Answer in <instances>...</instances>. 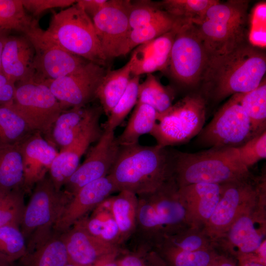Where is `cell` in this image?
Listing matches in <instances>:
<instances>
[{
    "mask_svg": "<svg viewBox=\"0 0 266 266\" xmlns=\"http://www.w3.org/2000/svg\"><path fill=\"white\" fill-rule=\"evenodd\" d=\"M240 104L247 115L253 137L266 131V81L264 78L258 87L241 94Z\"/></svg>",
    "mask_w": 266,
    "mask_h": 266,
    "instance_id": "obj_34",
    "label": "cell"
},
{
    "mask_svg": "<svg viewBox=\"0 0 266 266\" xmlns=\"http://www.w3.org/2000/svg\"><path fill=\"white\" fill-rule=\"evenodd\" d=\"M20 260L22 266H65L68 262L61 233L54 232L38 245L27 250Z\"/></svg>",
    "mask_w": 266,
    "mask_h": 266,
    "instance_id": "obj_27",
    "label": "cell"
},
{
    "mask_svg": "<svg viewBox=\"0 0 266 266\" xmlns=\"http://www.w3.org/2000/svg\"><path fill=\"white\" fill-rule=\"evenodd\" d=\"M23 166L19 145H0V189L22 188Z\"/></svg>",
    "mask_w": 266,
    "mask_h": 266,
    "instance_id": "obj_32",
    "label": "cell"
},
{
    "mask_svg": "<svg viewBox=\"0 0 266 266\" xmlns=\"http://www.w3.org/2000/svg\"><path fill=\"white\" fill-rule=\"evenodd\" d=\"M242 163L248 169L266 158V131L236 148Z\"/></svg>",
    "mask_w": 266,
    "mask_h": 266,
    "instance_id": "obj_45",
    "label": "cell"
},
{
    "mask_svg": "<svg viewBox=\"0 0 266 266\" xmlns=\"http://www.w3.org/2000/svg\"><path fill=\"white\" fill-rule=\"evenodd\" d=\"M175 24V20L169 16L130 30L121 48L120 56H125L137 46L170 31Z\"/></svg>",
    "mask_w": 266,
    "mask_h": 266,
    "instance_id": "obj_38",
    "label": "cell"
},
{
    "mask_svg": "<svg viewBox=\"0 0 266 266\" xmlns=\"http://www.w3.org/2000/svg\"><path fill=\"white\" fill-rule=\"evenodd\" d=\"M169 16L158 2L150 0L131 1L129 12L130 31Z\"/></svg>",
    "mask_w": 266,
    "mask_h": 266,
    "instance_id": "obj_43",
    "label": "cell"
},
{
    "mask_svg": "<svg viewBox=\"0 0 266 266\" xmlns=\"http://www.w3.org/2000/svg\"><path fill=\"white\" fill-rule=\"evenodd\" d=\"M61 236L68 262L77 266H93L117 256L122 249L91 235L77 224L61 233Z\"/></svg>",
    "mask_w": 266,
    "mask_h": 266,
    "instance_id": "obj_18",
    "label": "cell"
},
{
    "mask_svg": "<svg viewBox=\"0 0 266 266\" xmlns=\"http://www.w3.org/2000/svg\"><path fill=\"white\" fill-rule=\"evenodd\" d=\"M110 197L112 213L119 229L122 247L134 233L138 204L137 196L127 190H121Z\"/></svg>",
    "mask_w": 266,
    "mask_h": 266,
    "instance_id": "obj_29",
    "label": "cell"
},
{
    "mask_svg": "<svg viewBox=\"0 0 266 266\" xmlns=\"http://www.w3.org/2000/svg\"><path fill=\"white\" fill-rule=\"evenodd\" d=\"M72 197L64 189L57 190L49 173L35 184L20 225L27 250L52 233L54 226Z\"/></svg>",
    "mask_w": 266,
    "mask_h": 266,
    "instance_id": "obj_7",
    "label": "cell"
},
{
    "mask_svg": "<svg viewBox=\"0 0 266 266\" xmlns=\"http://www.w3.org/2000/svg\"><path fill=\"white\" fill-rule=\"evenodd\" d=\"M37 25V21L26 13L21 0H0V32L15 31L25 35Z\"/></svg>",
    "mask_w": 266,
    "mask_h": 266,
    "instance_id": "obj_35",
    "label": "cell"
},
{
    "mask_svg": "<svg viewBox=\"0 0 266 266\" xmlns=\"http://www.w3.org/2000/svg\"><path fill=\"white\" fill-rule=\"evenodd\" d=\"M247 39L252 46L265 48L266 46V2L257 3L249 16Z\"/></svg>",
    "mask_w": 266,
    "mask_h": 266,
    "instance_id": "obj_44",
    "label": "cell"
},
{
    "mask_svg": "<svg viewBox=\"0 0 266 266\" xmlns=\"http://www.w3.org/2000/svg\"><path fill=\"white\" fill-rule=\"evenodd\" d=\"M266 72L264 51L247 42L232 51L208 58L200 82L207 99L221 101L259 86Z\"/></svg>",
    "mask_w": 266,
    "mask_h": 266,
    "instance_id": "obj_1",
    "label": "cell"
},
{
    "mask_svg": "<svg viewBox=\"0 0 266 266\" xmlns=\"http://www.w3.org/2000/svg\"><path fill=\"white\" fill-rule=\"evenodd\" d=\"M131 2L129 0H108L103 8L91 19L107 60L120 56L130 31Z\"/></svg>",
    "mask_w": 266,
    "mask_h": 266,
    "instance_id": "obj_17",
    "label": "cell"
},
{
    "mask_svg": "<svg viewBox=\"0 0 266 266\" xmlns=\"http://www.w3.org/2000/svg\"><path fill=\"white\" fill-rule=\"evenodd\" d=\"M249 3L247 0L219 1L193 24L208 58L228 53L248 42Z\"/></svg>",
    "mask_w": 266,
    "mask_h": 266,
    "instance_id": "obj_5",
    "label": "cell"
},
{
    "mask_svg": "<svg viewBox=\"0 0 266 266\" xmlns=\"http://www.w3.org/2000/svg\"><path fill=\"white\" fill-rule=\"evenodd\" d=\"M266 191V183L247 179L222 184L218 202L202 230L213 242L242 214L253 207Z\"/></svg>",
    "mask_w": 266,
    "mask_h": 266,
    "instance_id": "obj_10",
    "label": "cell"
},
{
    "mask_svg": "<svg viewBox=\"0 0 266 266\" xmlns=\"http://www.w3.org/2000/svg\"><path fill=\"white\" fill-rule=\"evenodd\" d=\"M137 198L135 228L128 240L130 244L153 248L164 237L194 226L172 177Z\"/></svg>",
    "mask_w": 266,
    "mask_h": 266,
    "instance_id": "obj_2",
    "label": "cell"
},
{
    "mask_svg": "<svg viewBox=\"0 0 266 266\" xmlns=\"http://www.w3.org/2000/svg\"><path fill=\"white\" fill-rule=\"evenodd\" d=\"M101 109L100 107L84 106L63 111L53 124L46 140L55 147H59L60 150L67 147Z\"/></svg>",
    "mask_w": 266,
    "mask_h": 266,
    "instance_id": "obj_25",
    "label": "cell"
},
{
    "mask_svg": "<svg viewBox=\"0 0 266 266\" xmlns=\"http://www.w3.org/2000/svg\"><path fill=\"white\" fill-rule=\"evenodd\" d=\"M108 0H79L77 3L92 19L106 5Z\"/></svg>",
    "mask_w": 266,
    "mask_h": 266,
    "instance_id": "obj_49",
    "label": "cell"
},
{
    "mask_svg": "<svg viewBox=\"0 0 266 266\" xmlns=\"http://www.w3.org/2000/svg\"><path fill=\"white\" fill-rule=\"evenodd\" d=\"M65 266H77L73 264L68 262Z\"/></svg>",
    "mask_w": 266,
    "mask_h": 266,
    "instance_id": "obj_55",
    "label": "cell"
},
{
    "mask_svg": "<svg viewBox=\"0 0 266 266\" xmlns=\"http://www.w3.org/2000/svg\"><path fill=\"white\" fill-rule=\"evenodd\" d=\"M110 197L75 224L105 242L122 247L119 229L111 210Z\"/></svg>",
    "mask_w": 266,
    "mask_h": 266,
    "instance_id": "obj_26",
    "label": "cell"
},
{
    "mask_svg": "<svg viewBox=\"0 0 266 266\" xmlns=\"http://www.w3.org/2000/svg\"><path fill=\"white\" fill-rule=\"evenodd\" d=\"M140 76H132L123 95L107 116L104 129L114 131L137 102Z\"/></svg>",
    "mask_w": 266,
    "mask_h": 266,
    "instance_id": "obj_41",
    "label": "cell"
},
{
    "mask_svg": "<svg viewBox=\"0 0 266 266\" xmlns=\"http://www.w3.org/2000/svg\"><path fill=\"white\" fill-rule=\"evenodd\" d=\"M170 159L171 176L178 188L197 183L223 184L250 177L236 148L176 152Z\"/></svg>",
    "mask_w": 266,
    "mask_h": 266,
    "instance_id": "obj_4",
    "label": "cell"
},
{
    "mask_svg": "<svg viewBox=\"0 0 266 266\" xmlns=\"http://www.w3.org/2000/svg\"><path fill=\"white\" fill-rule=\"evenodd\" d=\"M241 93L232 96L199 135L210 148H237L251 139L249 118L240 104Z\"/></svg>",
    "mask_w": 266,
    "mask_h": 266,
    "instance_id": "obj_12",
    "label": "cell"
},
{
    "mask_svg": "<svg viewBox=\"0 0 266 266\" xmlns=\"http://www.w3.org/2000/svg\"><path fill=\"white\" fill-rule=\"evenodd\" d=\"M136 266H166V265L153 248L144 246Z\"/></svg>",
    "mask_w": 266,
    "mask_h": 266,
    "instance_id": "obj_48",
    "label": "cell"
},
{
    "mask_svg": "<svg viewBox=\"0 0 266 266\" xmlns=\"http://www.w3.org/2000/svg\"><path fill=\"white\" fill-rule=\"evenodd\" d=\"M175 27L168 66L170 74L180 84L193 87L200 82L208 56L192 23L175 21Z\"/></svg>",
    "mask_w": 266,
    "mask_h": 266,
    "instance_id": "obj_11",
    "label": "cell"
},
{
    "mask_svg": "<svg viewBox=\"0 0 266 266\" xmlns=\"http://www.w3.org/2000/svg\"><path fill=\"white\" fill-rule=\"evenodd\" d=\"M76 1L74 0H21L25 10L26 9L35 17L54 8H67Z\"/></svg>",
    "mask_w": 266,
    "mask_h": 266,
    "instance_id": "obj_46",
    "label": "cell"
},
{
    "mask_svg": "<svg viewBox=\"0 0 266 266\" xmlns=\"http://www.w3.org/2000/svg\"><path fill=\"white\" fill-rule=\"evenodd\" d=\"M222 184H192L178 188V192L195 227L203 228L220 199Z\"/></svg>",
    "mask_w": 266,
    "mask_h": 266,
    "instance_id": "obj_24",
    "label": "cell"
},
{
    "mask_svg": "<svg viewBox=\"0 0 266 266\" xmlns=\"http://www.w3.org/2000/svg\"><path fill=\"white\" fill-rule=\"evenodd\" d=\"M34 132L11 103L0 106V145H18Z\"/></svg>",
    "mask_w": 266,
    "mask_h": 266,
    "instance_id": "obj_33",
    "label": "cell"
},
{
    "mask_svg": "<svg viewBox=\"0 0 266 266\" xmlns=\"http://www.w3.org/2000/svg\"><path fill=\"white\" fill-rule=\"evenodd\" d=\"M115 192L119 190L108 174L84 186L66 205L53 232L62 233L66 231Z\"/></svg>",
    "mask_w": 266,
    "mask_h": 266,
    "instance_id": "obj_19",
    "label": "cell"
},
{
    "mask_svg": "<svg viewBox=\"0 0 266 266\" xmlns=\"http://www.w3.org/2000/svg\"><path fill=\"white\" fill-rule=\"evenodd\" d=\"M133 58L122 67L106 71L96 93L101 108L108 116L126 91L132 76Z\"/></svg>",
    "mask_w": 266,
    "mask_h": 266,
    "instance_id": "obj_28",
    "label": "cell"
},
{
    "mask_svg": "<svg viewBox=\"0 0 266 266\" xmlns=\"http://www.w3.org/2000/svg\"><path fill=\"white\" fill-rule=\"evenodd\" d=\"M156 252L164 260L166 266H209L219 253L215 247L190 251Z\"/></svg>",
    "mask_w": 266,
    "mask_h": 266,
    "instance_id": "obj_40",
    "label": "cell"
},
{
    "mask_svg": "<svg viewBox=\"0 0 266 266\" xmlns=\"http://www.w3.org/2000/svg\"><path fill=\"white\" fill-rule=\"evenodd\" d=\"M205 95L191 94L161 113L150 134L163 147L184 143L198 135L203 128L206 114Z\"/></svg>",
    "mask_w": 266,
    "mask_h": 266,
    "instance_id": "obj_8",
    "label": "cell"
},
{
    "mask_svg": "<svg viewBox=\"0 0 266 266\" xmlns=\"http://www.w3.org/2000/svg\"><path fill=\"white\" fill-rule=\"evenodd\" d=\"M106 72L103 66L89 62L73 73L43 82L65 110L84 106L96 98L97 90Z\"/></svg>",
    "mask_w": 266,
    "mask_h": 266,
    "instance_id": "obj_15",
    "label": "cell"
},
{
    "mask_svg": "<svg viewBox=\"0 0 266 266\" xmlns=\"http://www.w3.org/2000/svg\"><path fill=\"white\" fill-rule=\"evenodd\" d=\"M5 260L0 258V266H11V264Z\"/></svg>",
    "mask_w": 266,
    "mask_h": 266,
    "instance_id": "obj_54",
    "label": "cell"
},
{
    "mask_svg": "<svg viewBox=\"0 0 266 266\" xmlns=\"http://www.w3.org/2000/svg\"><path fill=\"white\" fill-rule=\"evenodd\" d=\"M16 85L0 71V106L13 102Z\"/></svg>",
    "mask_w": 266,
    "mask_h": 266,
    "instance_id": "obj_47",
    "label": "cell"
},
{
    "mask_svg": "<svg viewBox=\"0 0 266 266\" xmlns=\"http://www.w3.org/2000/svg\"><path fill=\"white\" fill-rule=\"evenodd\" d=\"M209 266H238L237 261L235 259L219 253L214 259Z\"/></svg>",
    "mask_w": 266,
    "mask_h": 266,
    "instance_id": "obj_50",
    "label": "cell"
},
{
    "mask_svg": "<svg viewBox=\"0 0 266 266\" xmlns=\"http://www.w3.org/2000/svg\"><path fill=\"white\" fill-rule=\"evenodd\" d=\"M238 266H266V260L256 256H251L237 261Z\"/></svg>",
    "mask_w": 266,
    "mask_h": 266,
    "instance_id": "obj_51",
    "label": "cell"
},
{
    "mask_svg": "<svg viewBox=\"0 0 266 266\" xmlns=\"http://www.w3.org/2000/svg\"><path fill=\"white\" fill-rule=\"evenodd\" d=\"M216 0H164L159 6L175 21L193 24L201 19Z\"/></svg>",
    "mask_w": 266,
    "mask_h": 266,
    "instance_id": "obj_36",
    "label": "cell"
},
{
    "mask_svg": "<svg viewBox=\"0 0 266 266\" xmlns=\"http://www.w3.org/2000/svg\"><path fill=\"white\" fill-rule=\"evenodd\" d=\"M108 175L119 192L137 196L152 192L171 178L170 155L166 147L138 143L120 146Z\"/></svg>",
    "mask_w": 266,
    "mask_h": 266,
    "instance_id": "obj_3",
    "label": "cell"
},
{
    "mask_svg": "<svg viewBox=\"0 0 266 266\" xmlns=\"http://www.w3.org/2000/svg\"><path fill=\"white\" fill-rule=\"evenodd\" d=\"M18 145L23 166L22 189L26 193L31 191L35 184L48 173L59 151L38 132Z\"/></svg>",
    "mask_w": 266,
    "mask_h": 266,
    "instance_id": "obj_21",
    "label": "cell"
},
{
    "mask_svg": "<svg viewBox=\"0 0 266 266\" xmlns=\"http://www.w3.org/2000/svg\"><path fill=\"white\" fill-rule=\"evenodd\" d=\"M35 50L25 35L7 36L1 59V71L12 82L33 79Z\"/></svg>",
    "mask_w": 266,
    "mask_h": 266,
    "instance_id": "obj_22",
    "label": "cell"
},
{
    "mask_svg": "<svg viewBox=\"0 0 266 266\" xmlns=\"http://www.w3.org/2000/svg\"><path fill=\"white\" fill-rule=\"evenodd\" d=\"M25 194L22 188L10 191L0 189V227L13 226L20 228L26 206Z\"/></svg>",
    "mask_w": 266,
    "mask_h": 266,
    "instance_id": "obj_39",
    "label": "cell"
},
{
    "mask_svg": "<svg viewBox=\"0 0 266 266\" xmlns=\"http://www.w3.org/2000/svg\"><path fill=\"white\" fill-rule=\"evenodd\" d=\"M43 35L68 52L103 66L107 61L91 18L76 2L54 12Z\"/></svg>",
    "mask_w": 266,
    "mask_h": 266,
    "instance_id": "obj_6",
    "label": "cell"
},
{
    "mask_svg": "<svg viewBox=\"0 0 266 266\" xmlns=\"http://www.w3.org/2000/svg\"><path fill=\"white\" fill-rule=\"evenodd\" d=\"M11 104L33 130L46 136L64 111L49 87L33 79L18 83Z\"/></svg>",
    "mask_w": 266,
    "mask_h": 266,
    "instance_id": "obj_13",
    "label": "cell"
},
{
    "mask_svg": "<svg viewBox=\"0 0 266 266\" xmlns=\"http://www.w3.org/2000/svg\"><path fill=\"white\" fill-rule=\"evenodd\" d=\"M175 33L174 26L170 31L135 48L131 56L132 76H140L168 67Z\"/></svg>",
    "mask_w": 266,
    "mask_h": 266,
    "instance_id": "obj_23",
    "label": "cell"
},
{
    "mask_svg": "<svg viewBox=\"0 0 266 266\" xmlns=\"http://www.w3.org/2000/svg\"><path fill=\"white\" fill-rule=\"evenodd\" d=\"M26 240L20 228L13 226L0 227V258L12 263L26 253Z\"/></svg>",
    "mask_w": 266,
    "mask_h": 266,
    "instance_id": "obj_42",
    "label": "cell"
},
{
    "mask_svg": "<svg viewBox=\"0 0 266 266\" xmlns=\"http://www.w3.org/2000/svg\"><path fill=\"white\" fill-rule=\"evenodd\" d=\"M7 32H0V71H1V59L3 46L7 37Z\"/></svg>",
    "mask_w": 266,
    "mask_h": 266,
    "instance_id": "obj_53",
    "label": "cell"
},
{
    "mask_svg": "<svg viewBox=\"0 0 266 266\" xmlns=\"http://www.w3.org/2000/svg\"><path fill=\"white\" fill-rule=\"evenodd\" d=\"M211 247H214L213 242L202 228L190 226L164 237L153 248L156 251H190Z\"/></svg>",
    "mask_w": 266,
    "mask_h": 266,
    "instance_id": "obj_30",
    "label": "cell"
},
{
    "mask_svg": "<svg viewBox=\"0 0 266 266\" xmlns=\"http://www.w3.org/2000/svg\"><path fill=\"white\" fill-rule=\"evenodd\" d=\"M266 192L251 209L241 215L213 242L221 254L237 261L256 256L266 260Z\"/></svg>",
    "mask_w": 266,
    "mask_h": 266,
    "instance_id": "obj_9",
    "label": "cell"
},
{
    "mask_svg": "<svg viewBox=\"0 0 266 266\" xmlns=\"http://www.w3.org/2000/svg\"><path fill=\"white\" fill-rule=\"evenodd\" d=\"M172 92L152 74H147L138 88L137 102L153 107L158 113L166 111L172 104Z\"/></svg>",
    "mask_w": 266,
    "mask_h": 266,
    "instance_id": "obj_37",
    "label": "cell"
},
{
    "mask_svg": "<svg viewBox=\"0 0 266 266\" xmlns=\"http://www.w3.org/2000/svg\"><path fill=\"white\" fill-rule=\"evenodd\" d=\"M117 256L109 258L93 266H119L117 259Z\"/></svg>",
    "mask_w": 266,
    "mask_h": 266,
    "instance_id": "obj_52",
    "label": "cell"
},
{
    "mask_svg": "<svg viewBox=\"0 0 266 266\" xmlns=\"http://www.w3.org/2000/svg\"><path fill=\"white\" fill-rule=\"evenodd\" d=\"M101 110L67 147L60 150L48 172L56 189L62 190L65 183L79 166L82 155L89 146L100 137L102 131L99 125Z\"/></svg>",
    "mask_w": 266,
    "mask_h": 266,
    "instance_id": "obj_20",
    "label": "cell"
},
{
    "mask_svg": "<svg viewBox=\"0 0 266 266\" xmlns=\"http://www.w3.org/2000/svg\"><path fill=\"white\" fill-rule=\"evenodd\" d=\"M120 148L114 131L104 129L84 162L66 182L64 190L73 197L84 186L107 175Z\"/></svg>",
    "mask_w": 266,
    "mask_h": 266,
    "instance_id": "obj_16",
    "label": "cell"
},
{
    "mask_svg": "<svg viewBox=\"0 0 266 266\" xmlns=\"http://www.w3.org/2000/svg\"><path fill=\"white\" fill-rule=\"evenodd\" d=\"M157 114L149 105L137 102L127 126L117 137L119 145L124 146L137 143L141 135L150 133L156 124Z\"/></svg>",
    "mask_w": 266,
    "mask_h": 266,
    "instance_id": "obj_31",
    "label": "cell"
},
{
    "mask_svg": "<svg viewBox=\"0 0 266 266\" xmlns=\"http://www.w3.org/2000/svg\"><path fill=\"white\" fill-rule=\"evenodd\" d=\"M42 30L38 25L25 34L35 50L33 80H56L79 70L89 62L45 37Z\"/></svg>",
    "mask_w": 266,
    "mask_h": 266,
    "instance_id": "obj_14",
    "label": "cell"
}]
</instances>
